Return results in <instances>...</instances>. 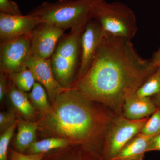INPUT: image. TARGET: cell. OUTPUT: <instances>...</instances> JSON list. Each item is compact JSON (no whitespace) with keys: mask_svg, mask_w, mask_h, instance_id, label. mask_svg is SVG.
I'll use <instances>...</instances> for the list:
<instances>
[{"mask_svg":"<svg viewBox=\"0 0 160 160\" xmlns=\"http://www.w3.org/2000/svg\"><path fill=\"white\" fill-rule=\"evenodd\" d=\"M46 91L44 87L36 82L29 94V98L32 104L44 114L49 112L51 108Z\"/></svg>","mask_w":160,"mask_h":160,"instance_id":"ac0fdd59","label":"cell"},{"mask_svg":"<svg viewBox=\"0 0 160 160\" xmlns=\"http://www.w3.org/2000/svg\"><path fill=\"white\" fill-rule=\"evenodd\" d=\"M46 153L26 154L13 149H9V160H42Z\"/></svg>","mask_w":160,"mask_h":160,"instance_id":"cb8c5ba5","label":"cell"},{"mask_svg":"<svg viewBox=\"0 0 160 160\" xmlns=\"http://www.w3.org/2000/svg\"><path fill=\"white\" fill-rule=\"evenodd\" d=\"M160 93V68L146 80L135 93L140 96L151 97Z\"/></svg>","mask_w":160,"mask_h":160,"instance_id":"ffe728a7","label":"cell"},{"mask_svg":"<svg viewBox=\"0 0 160 160\" xmlns=\"http://www.w3.org/2000/svg\"><path fill=\"white\" fill-rule=\"evenodd\" d=\"M148 118L131 120L122 114H116L106 129L103 141L102 156L105 160L115 157L124 146L139 134Z\"/></svg>","mask_w":160,"mask_h":160,"instance_id":"8992f818","label":"cell"},{"mask_svg":"<svg viewBox=\"0 0 160 160\" xmlns=\"http://www.w3.org/2000/svg\"><path fill=\"white\" fill-rule=\"evenodd\" d=\"M96 21L105 34L131 40L138 32L136 17L129 6L119 2L98 0L92 11Z\"/></svg>","mask_w":160,"mask_h":160,"instance_id":"277c9868","label":"cell"},{"mask_svg":"<svg viewBox=\"0 0 160 160\" xmlns=\"http://www.w3.org/2000/svg\"><path fill=\"white\" fill-rule=\"evenodd\" d=\"M16 122L15 115L13 112H6L0 113L1 132H4Z\"/></svg>","mask_w":160,"mask_h":160,"instance_id":"d4e9b609","label":"cell"},{"mask_svg":"<svg viewBox=\"0 0 160 160\" xmlns=\"http://www.w3.org/2000/svg\"><path fill=\"white\" fill-rule=\"evenodd\" d=\"M151 62L156 68H160V46L157 51L154 52L152 58Z\"/></svg>","mask_w":160,"mask_h":160,"instance_id":"83f0119b","label":"cell"},{"mask_svg":"<svg viewBox=\"0 0 160 160\" xmlns=\"http://www.w3.org/2000/svg\"><path fill=\"white\" fill-rule=\"evenodd\" d=\"M98 0H58L44 2L29 12L39 21L64 29L86 25L92 19V11Z\"/></svg>","mask_w":160,"mask_h":160,"instance_id":"3957f363","label":"cell"},{"mask_svg":"<svg viewBox=\"0 0 160 160\" xmlns=\"http://www.w3.org/2000/svg\"><path fill=\"white\" fill-rule=\"evenodd\" d=\"M0 12L11 15H22L18 4L12 0H0Z\"/></svg>","mask_w":160,"mask_h":160,"instance_id":"603a6c76","label":"cell"},{"mask_svg":"<svg viewBox=\"0 0 160 160\" xmlns=\"http://www.w3.org/2000/svg\"><path fill=\"white\" fill-rule=\"evenodd\" d=\"M157 108L151 97L140 96L134 93L125 101L122 114L128 119L140 120L153 114Z\"/></svg>","mask_w":160,"mask_h":160,"instance_id":"7c38bea8","label":"cell"},{"mask_svg":"<svg viewBox=\"0 0 160 160\" xmlns=\"http://www.w3.org/2000/svg\"><path fill=\"white\" fill-rule=\"evenodd\" d=\"M86 25L71 29L64 35L50 59L56 78L66 89L72 87L76 70L79 68L82 35Z\"/></svg>","mask_w":160,"mask_h":160,"instance_id":"5b68a950","label":"cell"},{"mask_svg":"<svg viewBox=\"0 0 160 160\" xmlns=\"http://www.w3.org/2000/svg\"><path fill=\"white\" fill-rule=\"evenodd\" d=\"M18 133L15 142L16 150L24 153L36 141L37 123L19 120L17 122Z\"/></svg>","mask_w":160,"mask_h":160,"instance_id":"9a60e30c","label":"cell"},{"mask_svg":"<svg viewBox=\"0 0 160 160\" xmlns=\"http://www.w3.org/2000/svg\"><path fill=\"white\" fill-rule=\"evenodd\" d=\"M91 101L76 89H66L58 97L46 115V125L58 137L70 140L102 155L103 141L109 123L117 114L111 109L97 110Z\"/></svg>","mask_w":160,"mask_h":160,"instance_id":"7a4b0ae2","label":"cell"},{"mask_svg":"<svg viewBox=\"0 0 160 160\" xmlns=\"http://www.w3.org/2000/svg\"><path fill=\"white\" fill-rule=\"evenodd\" d=\"M27 67L33 73L36 82L46 89L52 102L66 89L60 85L56 78L50 59H40L32 56Z\"/></svg>","mask_w":160,"mask_h":160,"instance_id":"8fae6325","label":"cell"},{"mask_svg":"<svg viewBox=\"0 0 160 160\" xmlns=\"http://www.w3.org/2000/svg\"><path fill=\"white\" fill-rule=\"evenodd\" d=\"M7 73L6 72L1 70L0 75V100L1 101H2L8 89L6 80Z\"/></svg>","mask_w":160,"mask_h":160,"instance_id":"484cf974","label":"cell"},{"mask_svg":"<svg viewBox=\"0 0 160 160\" xmlns=\"http://www.w3.org/2000/svg\"><path fill=\"white\" fill-rule=\"evenodd\" d=\"M40 24L32 15H11L0 12V42H6L30 35Z\"/></svg>","mask_w":160,"mask_h":160,"instance_id":"30bf717a","label":"cell"},{"mask_svg":"<svg viewBox=\"0 0 160 160\" xmlns=\"http://www.w3.org/2000/svg\"><path fill=\"white\" fill-rule=\"evenodd\" d=\"M104 34L101 26L95 20H90L86 24L82 35L81 62L75 82L82 77L89 69Z\"/></svg>","mask_w":160,"mask_h":160,"instance_id":"9c48e42d","label":"cell"},{"mask_svg":"<svg viewBox=\"0 0 160 160\" xmlns=\"http://www.w3.org/2000/svg\"><path fill=\"white\" fill-rule=\"evenodd\" d=\"M157 69L138 54L131 40L105 34L89 69L72 88L122 114L126 99Z\"/></svg>","mask_w":160,"mask_h":160,"instance_id":"6da1fadb","label":"cell"},{"mask_svg":"<svg viewBox=\"0 0 160 160\" xmlns=\"http://www.w3.org/2000/svg\"><path fill=\"white\" fill-rule=\"evenodd\" d=\"M151 138L139 133L126 143L111 160H144Z\"/></svg>","mask_w":160,"mask_h":160,"instance_id":"5bb4252c","label":"cell"},{"mask_svg":"<svg viewBox=\"0 0 160 160\" xmlns=\"http://www.w3.org/2000/svg\"><path fill=\"white\" fill-rule=\"evenodd\" d=\"M31 35L0 45L1 70L9 73L27 68L32 57Z\"/></svg>","mask_w":160,"mask_h":160,"instance_id":"52a82bcc","label":"cell"},{"mask_svg":"<svg viewBox=\"0 0 160 160\" xmlns=\"http://www.w3.org/2000/svg\"><path fill=\"white\" fill-rule=\"evenodd\" d=\"M71 145H74L70 140L65 138L54 137L48 138L36 141L29 146L26 152L27 154L46 153L56 149L65 148Z\"/></svg>","mask_w":160,"mask_h":160,"instance_id":"e0dca14e","label":"cell"},{"mask_svg":"<svg viewBox=\"0 0 160 160\" xmlns=\"http://www.w3.org/2000/svg\"><path fill=\"white\" fill-rule=\"evenodd\" d=\"M9 78L16 86L24 92L31 91L36 82L32 72L28 68L9 73Z\"/></svg>","mask_w":160,"mask_h":160,"instance_id":"d6986e66","label":"cell"},{"mask_svg":"<svg viewBox=\"0 0 160 160\" xmlns=\"http://www.w3.org/2000/svg\"><path fill=\"white\" fill-rule=\"evenodd\" d=\"M11 82L9 96L12 103L16 109L24 117H32L35 113L34 106L30 102L25 92L20 90Z\"/></svg>","mask_w":160,"mask_h":160,"instance_id":"2e32d148","label":"cell"},{"mask_svg":"<svg viewBox=\"0 0 160 160\" xmlns=\"http://www.w3.org/2000/svg\"><path fill=\"white\" fill-rule=\"evenodd\" d=\"M152 100L158 108L160 109V93L152 97Z\"/></svg>","mask_w":160,"mask_h":160,"instance_id":"f1b7e54d","label":"cell"},{"mask_svg":"<svg viewBox=\"0 0 160 160\" xmlns=\"http://www.w3.org/2000/svg\"><path fill=\"white\" fill-rule=\"evenodd\" d=\"M17 125L16 122L9 129L2 132L0 137V160H9V143Z\"/></svg>","mask_w":160,"mask_h":160,"instance_id":"7402d4cb","label":"cell"},{"mask_svg":"<svg viewBox=\"0 0 160 160\" xmlns=\"http://www.w3.org/2000/svg\"><path fill=\"white\" fill-rule=\"evenodd\" d=\"M160 151V132L150 139L147 152Z\"/></svg>","mask_w":160,"mask_h":160,"instance_id":"4316f807","label":"cell"},{"mask_svg":"<svg viewBox=\"0 0 160 160\" xmlns=\"http://www.w3.org/2000/svg\"><path fill=\"white\" fill-rule=\"evenodd\" d=\"M45 154L42 160H105L100 152L79 145H71Z\"/></svg>","mask_w":160,"mask_h":160,"instance_id":"4fadbf2b","label":"cell"},{"mask_svg":"<svg viewBox=\"0 0 160 160\" xmlns=\"http://www.w3.org/2000/svg\"><path fill=\"white\" fill-rule=\"evenodd\" d=\"M65 30L41 23L31 34L32 56L40 59H51Z\"/></svg>","mask_w":160,"mask_h":160,"instance_id":"ba28073f","label":"cell"},{"mask_svg":"<svg viewBox=\"0 0 160 160\" xmlns=\"http://www.w3.org/2000/svg\"><path fill=\"white\" fill-rule=\"evenodd\" d=\"M160 132V109L158 108L143 125L140 133L153 137Z\"/></svg>","mask_w":160,"mask_h":160,"instance_id":"44dd1931","label":"cell"}]
</instances>
